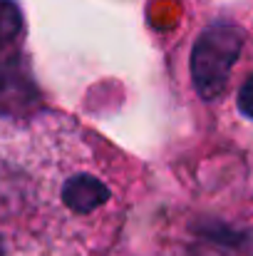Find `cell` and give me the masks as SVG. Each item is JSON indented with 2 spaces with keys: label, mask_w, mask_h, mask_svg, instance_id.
<instances>
[{
  "label": "cell",
  "mask_w": 253,
  "mask_h": 256,
  "mask_svg": "<svg viewBox=\"0 0 253 256\" xmlns=\"http://www.w3.org/2000/svg\"><path fill=\"white\" fill-rule=\"evenodd\" d=\"M22 35V15L12 0H0V52L12 48Z\"/></svg>",
  "instance_id": "7a4b0ae2"
},
{
  "label": "cell",
  "mask_w": 253,
  "mask_h": 256,
  "mask_svg": "<svg viewBox=\"0 0 253 256\" xmlns=\"http://www.w3.org/2000/svg\"><path fill=\"white\" fill-rule=\"evenodd\" d=\"M239 107H241L244 114H249L253 120V78H249V82L239 92Z\"/></svg>",
  "instance_id": "3957f363"
},
{
  "label": "cell",
  "mask_w": 253,
  "mask_h": 256,
  "mask_svg": "<svg viewBox=\"0 0 253 256\" xmlns=\"http://www.w3.org/2000/svg\"><path fill=\"white\" fill-rule=\"evenodd\" d=\"M137 162L72 114L0 117V256H107Z\"/></svg>",
  "instance_id": "6da1fadb"
}]
</instances>
